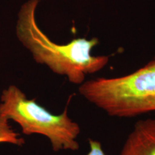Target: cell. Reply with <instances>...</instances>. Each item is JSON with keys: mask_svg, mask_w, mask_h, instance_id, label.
<instances>
[{"mask_svg": "<svg viewBox=\"0 0 155 155\" xmlns=\"http://www.w3.org/2000/svg\"><path fill=\"white\" fill-rule=\"evenodd\" d=\"M40 0H28L18 14L17 35L38 63L45 65L56 74L66 76L71 83L81 85L86 75L101 71L109 57L93 55L98 39L76 38L66 44L52 41L39 28L36 10Z\"/></svg>", "mask_w": 155, "mask_h": 155, "instance_id": "1", "label": "cell"}, {"mask_svg": "<svg viewBox=\"0 0 155 155\" xmlns=\"http://www.w3.org/2000/svg\"><path fill=\"white\" fill-rule=\"evenodd\" d=\"M78 91L113 117H135L155 111V57L129 74L85 81Z\"/></svg>", "mask_w": 155, "mask_h": 155, "instance_id": "2", "label": "cell"}, {"mask_svg": "<svg viewBox=\"0 0 155 155\" xmlns=\"http://www.w3.org/2000/svg\"><path fill=\"white\" fill-rule=\"evenodd\" d=\"M0 117L16 122L25 134L46 137L55 152L79 150L77 138L81 133L80 126L69 117L67 108L58 115L50 113L35 99L29 100L17 86H10L3 91Z\"/></svg>", "mask_w": 155, "mask_h": 155, "instance_id": "3", "label": "cell"}, {"mask_svg": "<svg viewBox=\"0 0 155 155\" xmlns=\"http://www.w3.org/2000/svg\"><path fill=\"white\" fill-rule=\"evenodd\" d=\"M119 155H155V119L137 122Z\"/></svg>", "mask_w": 155, "mask_h": 155, "instance_id": "4", "label": "cell"}, {"mask_svg": "<svg viewBox=\"0 0 155 155\" xmlns=\"http://www.w3.org/2000/svg\"><path fill=\"white\" fill-rule=\"evenodd\" d=\"M10 143L16 145H22L25 141L19 137L9 127L8 120L0 117V143Z\"/></svg>", "mask_w": 155, "mask_h": 155, "instance_id": "5", "label": "cell"}]
</instances>
